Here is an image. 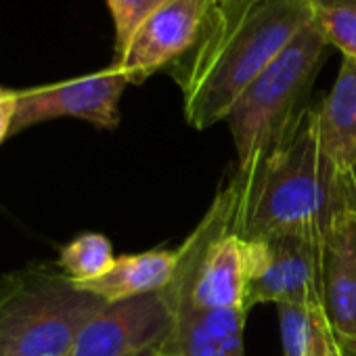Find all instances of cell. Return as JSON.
Masks as SVG:
<instances>
[{
	"instance_id": "obj_1",
	"label": "cell",
	"mask_w": 356,
	"mask_h": 356,
	"mask_svg": "<svg viewBox=\"0 0 356 356\" xmlns=\"http://www.w3.org/2000/svg\"><path fill=\"white\" fill-rule=\"evenodd\" d=\"M312 22V0H218L200 42L168 72L189 126L227 122L243 90Z\"/></svg>"
},
{
	"instance_id": "obj_2",
	"label": "cell",
	"mask_w": 356,
	"mask_h": 356,
	"mask_svg": "<svg viewBox=\"0 0 356 356\" xmlns=\"http://www.w3.org/2000/svg\"><path fill=\"white\" fill-rule=\"evenodd\" d=\"M235 233L245 241L281 235L323 239L333 216L354 204L348 178L323 159L314 107L296 132L260 161L237 168Z\"/></svg>"
},
{
	"instance_id": "obj_3",
	"label": "cell",
	"mask_w": 356,
	"mask_h": 356,
	"mask_svg": "<svg viewBox=\"0 0 356 356\" xmlns=\"http://www.w3.org/2000/svg\"><path fill=\"white\" fill-rule=\"evenodd\" d=\"M329 42L310 22L285 51L243 90L227 124L237 151V168H248L281 147L308 113V97Z\"/></svg>"
},
{
	"instance_id": "obj_4",
	"label": "cell",
	"mask_w": 356,
	"mask_h": 356,
	"mask_svg": "<svg viewBox=\"0 0 356 356\" xmlns=\"http://www.w3.org/2000/svg\"><path fill=\"white\" fill-rule=\"evenodd\" d=\"M107 306L61 268L30 266L0 281V356H70Z\"/></svg>"
},
{
	"instance_id": "obj_5",
	"label": "cell",
	"mask_w": 356,
	"mask_h": 356,
	"mask_svg": "<svg viewBox=\"0 0 356 356\" xmlns=\"http://www.w3.org/2000/svg\"><path fill=\"white\" fill-rule=\"evenodd\" d=\"M321 241L304 235L248 241L245 310L258 304L321 306Z\"/></svg>"
},
{
	"instance_id": "obj_6",
	"label": "cell",
	"mask_w": 356,
	"mask_h": 356,
	"mask_svg": "<svg viewBox=\"0 0 356 356\" xmlns=\"http://www.w3.org/2000/svg\"><path fill=\"white\" fill-rule=\"evenodd\" d=\"M128 84V78L109 65L97 74L59 84L15 90V113L9 136L57 118H76L97 128L113 130L120 124V99Z\"/></svg>"
},
{
	"instance_id": "obj_7",
	"label": "cell",
	"mask_w": 356,
	"mask_h": 356,
	"mask_svg": "<svg viewBox=\"0 0 356 356\" xmlns=\"http://www.w3.org/2000/svg\"><path fill=\"white\" fill-rule=\"evenodd\" d=\"M216 5L218 0H165L140 24L111 65L130 84H143L153 74L170 70L200 42Z\"/></svg>"
},
{
	"instance_id": "obj_8",
	"label": "cell",
	"mask_w": 356,
	"mask_h": 356,
	"mask_svg": "<svg viewBox=\"0 0 356 356\" xmlns=\"http://www.w3.org/2000/svg\"><path fill=\"white\" fill-rule=\"evenodd\" d=\"M174 327L161 291L107 304L80 333L70 356H136L159 348Z\"/></svg>"
},
{
	"instance_id": "obj_9",
	"label": "cell",
	"mask_w": 356,
	"mask_h": 356,
	"mask_svg": "<svg viewBox=\"0 0 356 356\" xmlns=\"http://www.w3.org/2000/svg\"><path fill=\"white\" fill-rule=\"evenodd\" d=\"M321 306L339 339L356 341V206L341 208L321 241Z\"/></svg>"
},
{
	"instance_id": "obj_10",
	"label": "cell",
	"mask_w": 356,
	"mask_h": 356,
	"mask_svg": "<svg viewBox=\"0 0 356 356\" xmlns=\"http://www.w3.org/2000/svg\"><path fill=\"white\" fill-rule=\"evenodd\" d=\"M314 118L323 159L339 178H348L356 161V59H341L331 90L314 107Z\"/></svg>"
},
{
	"instance_id": "obj_11",
	"label": "cell",
	"mask_w": 356,
	"mask_h": 356,
	"mask_svg": "<svg viewBox=\"0 0 356 356\" xmlns=\"http://www.w3.org/2000/svg\"><path fill=\"white\" fill-rule=\"evenodd\" d=\"M245 308L176 312L159 356H245Z\"/></svg>"
},
{
	"instance_id": "obj_12",
	"label": "cell",
	"mask_w": 356,
	"mask_h": 356,
	"mask_svg": "<svg viewBox=\"0 0 356 356\" xmlns=\"http://www.w3.org/2000/svg\"><path fill=\"white\" fill-rule=\"evenodd\" d=\"M178 266V252L153 250L132 256H120L111 268L99 279L78 283L82 289L99 296L103 302H122L147 293L161 291L174 277Z\"/></svg>"
},
{
	"instance_id": "obj_13",
	"label": "cell",
	"mask_w": 356,
	"mask_h": 356,
	"mask_svg": "<svg viewBox=\"0 0 356 356\" xmlns=\"http://www.w3.org/2000/svg\"><path fill=\"white\" fill-rule=\"evenodd\" d=\"M277 310L283 356H331L339 350V337L331 329L323 306L281 304Z\"/></svg>"
},
{
	"instance_id": "obj_14",
	"label": "cell",
	"mask_w": 356,
	"mask_h": 356,
	"mask_svg": "<svg viewBox=\"0 0 356 356\" xmlns=\"http://www.w3.org/2000/svg\"><path fill=\"white\" fill-rule=\"evenodd\" d=\"M115 262L109 239L101 233H82L59 254V268L76 283H86L105 275Z\"/></svg>"
},
{
	"instance_id": "obj_15",
	"label": "cell",
	"mask_w": 356,
	"mask_h": 356,
	"mask_svg": "<svg viewBox=\"0 0 356 356\" xmlns=\"http://www.w3.org/2000/svg\"><path fill=\"white\" fill-rule=\"evenodd\" d=\"M312 24L329 47L356 59V0H312Z\"/></svg>"
},
{
	"instance_id": "obj_16",
	"label": "cell",
	"mask_w": 356,
	"mask_h": 356,
	"mask_svg": "<svg viewBox=\"0 0 356 356\" xmlns=\"http://www.w3.org/2000/svg\"><path fill=\"white\" fill-rule=\"evenodd\" d=\"M115 30V55L128 44L140 24L157 11L165 0H105Z\"/></svg>"
},
{
	"instance_id": "obj_17",
	"label": "cell",
	"mask_w": 356,
	"mask_h": 356,
	"mask_svg": "<svg viewBox=\"0 0 356 356\" xmlns=\"http://www.w3.org/2000/svg\"><path fill=\"white\" fill-rule=\"evenodd\" d=\"M13 113H15V90H7L0 86V143L11 132Z\"/></svg>"
},
{
	"instance_id": "obj_18",
	"label": "cell",
	"mask_w": 356,
	"mask_h": 356,
	"mask_svg": "<svg viewBox=\"0 0 356 356\" xmlns=\"http://www.w3.org/2000/svg\"><path fill=\"white\" fill-rule=\"evenodd\" d=\"M339 350H341V356H356V341L339 339Z\"/></svg>"
},
{
	"instance_id": "obj_19",
	"label": "cell",
	"mask_w": 356,
	"mask_h": 356,
	"mask_svg": "<svg viewBox=\"0 0 356 356\" xmlns=\"http://www.w3.org/2000/svg\"><path fill=\"white\" fill-rule=\"evenodd\" d=\"M348 181H350V189H352V197H354V206H356V161H354V165L350 170Z\"/></svg>"
},
{
	"instance_id": "obj_20",
	"label": "cell",
	"mask_w": 356,
	"mask_h": 356,
	"mask_svg": "<svg viewBox=\"0 0 356 356\" xmlns=\"http://www.w3.org/2000/svg\"><path fill=\"white\" fill-rule=\"evenodd\" d=\"M136 356H159V348H151V350H145Z\"/></svg>"
},
{
	"instance_id": "obj_21",
	"label": "cell",
	"mask_w": 356,
	"mask_h": 356,
	"mask_svg": "<svg viewBox=\"0 0 356 356\" xmlns=\"http://www.w3.org/2000/svg\"><path fill=\"white\" fill-rule=\"evenodd\" d=\"M331 356H341V350H337V352H333Z\"/></svg>"
}]
</instances>
